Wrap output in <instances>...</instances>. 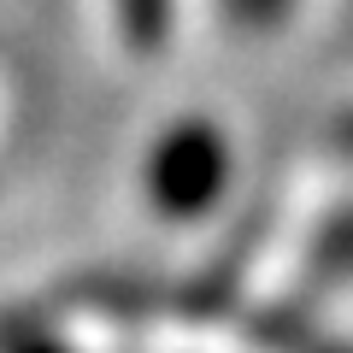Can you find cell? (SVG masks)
<instances>
[{
  "instance_id": "2",
  "label": "cell",
  "mask_w": 353,
  "mask_h": 353,
  "mask_svg": "<svg viewBox=\"0 0 353 353\" xmlns=\"http://www.w3.org/2000/svg\"><path fill=\"white\" fill-rule=\"evenodd\" d=\"M124 12V30L136 48H159L165 41V24H171V0H118Z\"/></svg>"
},
{
  "instance_id": "3",
  "label": "cell",
  "mask_w": 353,
  "mask_h": 353,
  "mask_svg": "<svg viewBox=\"0 0 353 353\" xmlns=\"http://www.w3.org/2000/svg\"><path fill=\"white\" fill-rule=\"evenodd\" d=\"M0 353H65L53 336H41V330H12V336L0 341Z\"/></svg>"
},
{
  "instance_id": "4",
  "label": "cell",
  "mask_w": 353,
  "mask_h": 353,
  "mask_svg": "<svg viewBox=\"0 0 353 353\" xmlns=\"http://www.w3.org/2000/svg\"><path fill=\"white\" fill-rule=\"evenodd\" d=\"M271 6H277V0H241V12H253V18H265Z\"/></svg>"
},
{
  "instance_id": "1",
  "label": "cell",
  "mask_w": 353,
  "mask_h": 353,
  "mask_svg": "<svg viewBox=\"0 0 353 353\" xmlns=\"http://www.w3.org/2000/svg\"><path fill=\"white\" fill-rule=\"evenodd\" d=\"M224 171H230V153H224V136H218L212 124H176L171 136L153 148L148 189L171 218H194V212L212 206L218 189H224Z\"/></svg>"
}]
</instances>
